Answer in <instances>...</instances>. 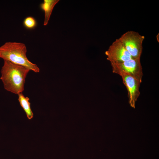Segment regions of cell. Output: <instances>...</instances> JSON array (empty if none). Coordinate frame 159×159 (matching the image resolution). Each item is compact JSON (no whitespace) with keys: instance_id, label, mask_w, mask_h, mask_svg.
Masks as SVG:
<instances>
[{"instance_id":"cell-1","label":"cell","mask_w":159,"mask_h":159,"mask_svg":"<svg viewBox=\"0 0 159 159\" xmlns=\"http://www.w3.org/2000/svg\"><path fill=\"white\" fill-rule=\"evenodd\" d=\"M30 70L23 66L4 60L0 79L4 89L17 95L22 93L24 90L26 77Z\"/></svg>"},{"instance_id":"cell-2","label":"cell","mask_w":159,"mask_h":159,"mask_svg":"<svg viewBox=\"0 0 159 159\" xmlns=\"http://www.w3.org/2000/svg\"><path fill=\"white\" fill-rule=\"evenodd\" d=\"M26 52V48L24 44L7 42L0 47V58L4 60L25 67L34 72H39L40 69L37 65L28 59Z\"/></svg>"},{"instance_id":"cell-3","label":"cell","mask_w":159,"mask_h":159,"mask_svg":"<svg viewBox=\"0 0 159 159\" xmlns=\"http://www.w3.org/2000/svg\"><path fill=\"white\" fill-rule=\"evenodd\" d=\"M144 36L133 31L123 34L119 39L134 59H140Z\"/></svg>"},{"instance_id":"cell-4","label":"cell","mask_w":159,"mask_h":159,"mask_svg":"<svg viewBox=\"0 0 159 159\" xmlns=\"http://www.w3.org/2000/svg\"><path fill=\"white\" fill-rule=\"evenodd\" d=\"M111 64L113 73L119 75L122 73H126L141 83L143 73L140 59H132L120 63Z\"/></svg>"},{"instance_id":"cell-5","label":"cell","mask_w":159,"mask_h":159,"mask_svg":"<svg viewBox=\"0 0 159 159\" xmlns=\"http://www.w3.org/2000/svg\"><path fill=\"white\" fill-rule=\"evenodd\" d=\"M105 54L111 64L120 63L133 59L119 38L109 46Z\"/></svg>"},{"instance_id":"cell-6","label":"cell","mask_w":159,"mask_h":159,"mask_svg":"<svg viewBox=\"0 0 159 159\" xmlns=\"http://www.w3.org/2000/svg\"><path fill=\"white\" fill-rule=\"evenodd\" d=\"M119 75L127 91L129 103L130 107L135 109L136 102L140 94L139 88L141 83L126 73H122Z\"/></svg>"},{"instance_id":"cell-7","label":"cell","mask_w":159,"mask_h":159,"mask_svg":"<svg viewBox=\"0 0 159 159\" xmlns=\"http://www.w3.org/2000/svg\"><path fill=\"white\" fill-rule=\"evenodd\" d=\"M59 0H44L40 5L41 8L44 12V25H47L53 9Z\"/></svg>"},{"instance_id":"cell-8","label":"cell","mask_w":159,"mask_h":159,"mask_svg":"<svg viewBox=\"0 0 159 159\" xmlns=\"http://www.w3.org/2000/svg\"><path fill=\"white\" fill-rule=\"evenodd\" d=\"M18 95L20 104L25 112L27 118L29 120L31 119L33 117L34 114L31 108L29 98L28 97H25L22 93Z\"/></svg>"},{"instance_id":"cell-9","label":"cell","mask_w":159,"mask_h":159,"mask_svg":"<svg viewBox=\"0 0 159 159\" xmlns=\"http://www.w3.org/2000/svg\"><path fill=\"white\" fill-rule=\"evenodd\" d=\"M23 24L24 26L27 29H32L36 26L37 22L34 18L31 16H29L24 19Z\"/></svg>"},{"instance_id":"cell-10","label":"cell","mask_w":159,"mask_h":159,"mask_svg":"<svg viewBox=\"0 0 159 159\" xmlns=\"http://www.w3.org/2000/svg\"><path fill=\"white\" fill-rule=\"evenodd\" d=\"M159 34H158L156 36V38H157V40L158 41V42H159Z\"/></svg>"}]
</instances>
